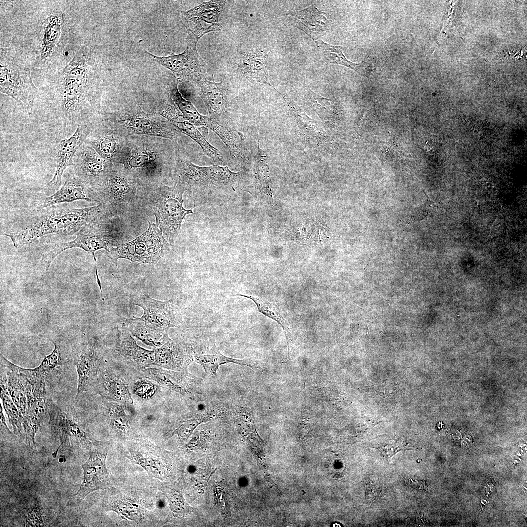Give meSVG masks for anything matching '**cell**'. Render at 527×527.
I'll return each instance as SVG.
<instances>
[{"instance_id": "23", "label": "cell", "mask_w": 527, "mask_h": 527, "mask_svg": "<svg viewBox=\"0 0 527 527\" xmlns=\"http://www.w3.org/2000/svg\"><path fill=\"white\" fill-rule=\"evenodd\" d=\"M194 360L203 366L205 372L215 376L219 367L223 364L233 363L240 365L254 367L249 361L227 357L221 354L215 344L209 341L191 344Z\"/></svg>"}, {"instance_id": "45", "label": "cell", "mask_w": 527, "mask_h": 527, "mask_svg": "<svg viewBox=\"0 0 527 527\" xmlns=\"http://www.w3.org/2000/svg\"><path fill=\"white\" fill-rule=\"evenodd\" d=\"M365 486L366 498L370 500L375 499L378 495V493L372 482L370 481L368 479H367L366 481L365 482Z\"/></svg>"}, {"instance_id": "39", "label": "cell", "mask_w": 527, "mask_h": 527, "mask_svg": "<svg viewBox=\"0 0 527 527\" xmlns=\"http://www.w3.org/2000/svg\"><path fill=\"white\" fill-rule=\"evenodd\" d=\"M128 457L133 462L143 467L151 477L159 479L166 477L167 469L159 459L145 456L137 450L130 451Z\"/></svg>"}, {"instance_id": "40", "label": "cell", "mask_w": 527, "mask_h": 527, "mask_svg": "<svg viewBox=\"0 0 527 527\" xmlns=\"http://www.w3.org/2000/svg\"><path fill=\"white\" fill-rule=\"evenodd\" d=\"M0 398L2 405L12 425L14 432L20 434L21 423H24V419L18 410L5 388L0 385Z\"/></svg>"}, {"instance_id": "21", "label": "cell", "mask_w": 527, "mask_h": 527, "mask_svg": "<svg viewBox=\"0 0 527 527\" xmlns=\"http://www.w3.org/2000/svg\"><path fill=\"white\" fill-rule=\"evenodd\" d=\"M115 353L131 365L144 369L155 362L154 350L140 347L125 328H117Z\"/></svg>"}, {"instance_id": "2", "label": "cell", "mask_w": 527, "mask_h": 527, "mask_svg": "<svg viewBox=\"0 0 527 527\" xmlns=\"http://www.w3.org/2000/svg\"><path fill=\"white\" fill-rule=\"evenodd\" d=\"M133 305L144 310L140 318L131 319L143 321V326H134L131 334L148 345L159 348L170 338L168 331L171 327H178L181 324L180 313L170 299L161 301L151 298L146 293H141L133 297Z\"/></svg>"}, {"instance_id": "42", "label": "cell", "mask_w": 527, "mask_h": 527, "mask_svg": "<svg viewBox=\"0 0 527 527\" xmlns=\"http://www.w3.org/2000/svg\"><path fill=\"white\" fill-rule=\"evenodd\" d=\"M303 94L307 103L318 113H329L335 110V106L333 101L323 98L309 88L305 89Z\"/></svg>"}, {"instance_id": "9", "label": "cell", "mask_w": 527, "mask_h": 527, "mask_svg": "<svg viewBox=\"0 0 527 527\" xmlns=\"http://www.w3.org/2000/svg\"><path fill=\"white\" fill-rule=\"evenodd\" d=\"M198 40L188 32L187 47L182 53L160 57L145 52L154 61L170 70L178 81L195 82L204 76L206 70L205 64L197 50Z\"/></svg>"}, {"instance_id": "25", "label": "cell", "mask_w": 527, "mask_h": 527, "mask_svg": "<svg viewBox=\"0 0 527 527\" xmlns=\"http://www.w3.org/2000/svg\"><path fill=\"white\" fill-rule=\"evenodd\" d=\"M78 375V387L75 400L87 390L97 375L100 367V357L96 347L85 345L75 360Z\"/></svg>"}, {"instance_id": "19", "label": "cell", "mask_w": 527, "mask_h": 527, "mask_svg": "<svg viewBox=\"0 0 527 527\" xmlns=\"http://www.w3.org/2000/svg\"><path fill=\"white\" fill-rule=\"evenodd\" d=\"M160 114L178 130L194 140L208 157L216 162H223V158L219 150L210 144L195 126L183 116L170 98L165 103Z\"/></svg>"}, {"instance_id": "8", "label": "cell", "mask_w": 527, "mask_h": 527, "mask_svg": "<svg viewBox=\"0 0 527 527\" xmlns=\"http://www.w3.org/2000/svg\"><path fill=\"white\" fill-rule=\"evenodd\" d=\"M108 443L93 441L89 448L90 456L82 465L83 478L82 483L71 502L78 504L89 493L111 486L112 477L106 466V459L109 451Z\"/></svg>"}, {"instance_id": "3", "label": "cell", "mask_w": 527, "mask_h": 527, "mask_svg": "<svg viewBox=\"0 0 527 527\" xmlns=\"http://www.w3.org/2000/svg\"><path fill=\"white\" fill-rule=\"evenodd\" d=\"M85 47H82L63 70L60 85V111L65 123L79 121L90 82Z\"/></svg>"}, {"instance_id": "6", "label": "cell", "mask_w": 527, "mask_h": 527, "mask_svg": "<svg viewBox=\"0 0 527 527\" xmlns=\"http://www.w3.org/2000/svg\"><path fill=\"white\" fill-rule=\"evenodd\" d=\"M149 224L142 234L113 248L109 254L115 261L124 258L139 264H156L169 249L168 244L157 225L149 222Z\"/></svg>"}, {"instance_id": "38", "label": "cell", "mask_w": 527, "mask_h": 527, "mask_svg": "<svg viewBox=\"0 0 527 527\" xmlns=\"http://www.w3.org/2000/svg\"><path fill=\"white\" fill-rule=\"evenodd\" d=\"M268 157L265 151L260 148L258 140V150L255 162V176L257 188L266 196L272 195L270 187V176Z\"/></svg>"}, {"instance_id": "33", "label": "cell", "mask_w": 527, "mask_h": 527, "mask_svg": "<svg viewBox=\"0 0 527 527\" xmlns=\"http://www.w3.org/2000/svg\"><path fill=\"white\" fill-rule=\"evenodd\" d=\"M7 369L6 375L1 374L0 385L5 388L25 421L28 408L25 380L20 373Z\"/></svg>"}, {"instance_id": "13", "label": "cell", "mask_w": 527, "mask_h": 527, "mask_svg": "<svg viewBox=\"0 0 527 527\" xmlns=\"http://www.w3.org/2000/svg\"><path fill=\"white\" fill-rule=\"evenodd\" d=\"M120 125L129 134L144 135L173 139L179 130L168 121L147 116L140 109L127 110L120 117Z\"/></svg>"}, {"instance_id": "24", "label": "cell", "mask_w": 527, "mask_h": 527, "mask_svg": "<svg viewBox=\"0 0 527 527\" xmlns=\"http://www.w3.org/2000/svg\"><path fill=\"white\" fill-rule=\"evenodd\" d=\"M289 23L300 29L316 41L324 33L328 24L325 14L314 5L286 14Z\"/></svg>"}, {"instance_id": "10", "label": "cell", "mask_w": 527, "mask_h": 527, "mask_svg": "<svg viewBox=\"0 0 527 527\" xmlns=\"http://www.w3.org/2000/svg\"><path fill=\"white\" fill-rule=\"evenodd\" d=\"M177 173L178 181L189 187L232 185L242 178L243 172H232L227 166L214 165L201 167L192 162L181 161Z\"/></svg>"}, {"instance_id": "27", "label": "cell", "mask_w": 527, "mask_h": 527, "mask_svg": "<svg viewBox=\"0 0 527 527\" xmlns=\"http://www.w3.org/2000/svg\"><path fill=\"white\" fill-rule=\"evenodd\" d=\"M239 68L242 74L250 81L268 85L276 90L269 81L267 55L263 50L256 49L243 53Z\"/></svg>"}, {"instance_id": "16", "label": "cell", "mask_w": 527, "mask_h": 527, "mask_svg": "<svg viewBox=\"0 0 527 527\" xmlns=\"http://www.w3.org/2000/svg\"><path fill=\"white\" fill-rule=\"evenodd\" d=\"M154 350V365L170 370L187 374L188 366L194 360L191 344L170 338Z\"/></svg>"}, {"instance_id": "29", "label": "cell", "mask_w": 527, "mask_h": 527, "mask_svg": "<svg viewBox=\"0 0 527 527\" xmlns=\"http://www.w3.org/2000/svg\"><path fill=\"white\" fill-rule=\"evenodd\" d=\"M206 127L216 133L228 149L231 156L242 162L246 160L243 142L244 136L242 133L223 123L219 120L209 117Z\"/></svg>"}, {"instance_id": "1", "label": "cell", "mask_w": 527, "mask_h": 527, "mask_svg": "<svg viewBox=\"0 0 527 527\" xmlns=\"http://www.w3.org/2000/svg\"><path fill=\"white\" fill-rule=\"evenodd\" d=\"M104 203L82 208L54 205L27 217L16 230L3 235L9 237L14 247L19 248L50 234H76L83 226L103 212L106 205Z\"/></svg>"}, {"instance_id": "41", "label": "cell", "mask_w": 527, "mask_h": 527, "mask_svg": "<svg viewBox=\"0 0 527 527\" xmlns=\"http://www.w3.org/2000/svg\"><path fill=\"white\" fill-rule=\"evenodd\" d=\"M108 413L112 425L122 432H127L130 426L125 413L119 403L108 401L107 404Z\"/></svg>"}, {"instance_id": "44", "label": "cell", "mask_w": 527, "mask_h": 527, "mask_svg": "<svg viewBox=\"0 0 527 527\" xmlns=\"http://www.w3.org/2000/svg\"><path fill=\"white\" fill-rule=\"evenodd\" d=\"M208 418V417L206 416L185 421L182 422L176 429V433L182 438H187L199 423Z\"/></svg>"}, {"instance_id": "34", "label": "cell", "mask_w": 527, "mask_h": 527, "mask_svg": "<svg viewBox=\"0 0 527 527\" xmlns=\"http://www.w3.org/2000/svg\"><path fill=\"white\" fill-rule=\"evenodd\" d=\"M102 158L111 162L118 154L122 145L119 137L113 132L102 131L94 133L85 141Z\"/></svg>"}, {"instance_id": "4", "label": "cell", "mask_w": 527, "mask_h": 527, "mask_svg": "<svg viewBox=\"0 0 527 527\" xmlns=\"http://www.w3.org/2000/svg\"><path fill=\"white\" fill-rule=\"evenodd\" d=\"M187 189L178 181L172 187L161 186L148 196L146 204L156 218V225L169 244L173 246L185 217L193 214L192 209L182 206V195Z\"/></svg>"}, {"instance_id": "14", "label": "cell", "mask_w": 527, "mask_h": 527, "mask_svg": "<svg viewBox=\"0 0 527 527\" xmlns=\"http://www.w3.org/2000/svg\"><path fill=\"white\" fill-rule=\"evenodd\" d=\"M90 133V128L88 125L80 124L70 137L60 141L56 148V169L53 177L47 184L48 190H58L59 189L64 171L68 167L74 165L75 155Z\"/></svg>"}, {"instance_id": "31", "label": "cell", "mask_w": 527, "mask_h": 527, "mask_svg": "<svg viewBox=\"0 0 527 527\" xmlns=\"http://www.w3.org/2000/svg\"><path fill=\"white\" fill-rule=\"evenodd\" d=\"M145 377L152 379L167 389L187 396L192 394L189 384L186 381L187 374L160 368L143 369Z\"/></svg>"}, {"instance_id": "26", "label": "cell", "mask_w": 527, "mask_h": 527, "mask_svg": "<svg viewBox=\"0 0 527 527\" xmlns=\"http://www.w3.org/2000/svg\"><path fill=\"white\" fill-rule=\"evenodd\" d=\"M99 393L108 401L132 404V398L128 384L120 376L107 369L98 378Z\"/></svg>"}, {"instance_id": "18", "label": "cell", "mask_w": 527, "mask_h": 527, "mask_svg": "<svg viewBox=\"0 0 527 527\" xmlns=\"http://www.w3.org/2000/svg\"><path fill=\"white\" fill-rule=\"evenodd\" d=\"M83 200L102 202L99 196L84 182L73 175L67 178L62 186L52 195L45 197L37 205V211L59 204Z\"/></svg>"}, {"instance_id": "11", "label": "cell", "mask_w": 527, "mask_h": 527, "mask_svg": "<svg viewBox=\"0 0 527 527\" xmlns=\"http://www.w3.org/2000/svg\"><path fill=\"white\" fill-rule=\"evenodd\" d=\"M227 1L210 0L187 11H181L182 22L198 39L210 32L222 30L219 18Z\"/></svg>"}, {"instance_id": "12", "label": "cell", "mask_w": 527, "mask_h": 527, "mask_svg": "<svg viewBox=\"0 0 527 527\" xmlns=\"http://www.w3.org/2000/svg\"><path fill=\"white\" fill-rule=\"evenodd\" d=\"M73 162L75 176L96 193L112 169L110 162L102 158L89 145L80 147Z\"/></svg>"}, {"instance_id": "32", "label": "cell", "mask_w": 527, "mask_h": 527, "mask_svg": "<svg viewBox=\"0 0 527 527\" xmlns=\"http://www.w3.org/2000/svg\"><path fill=\"white\" fill-rule=\"evenodd\" d=\"M318 57L324 62L343 65L348 67L360 75L368 77V64L362 61L356 63L349 61L342 52V47L326 43L321 39L315 41Z\"/></svg>"}, {"instance_id": "22", "label": "cell", "mask_w": 527, "mask_h": 527, "mask_svg": "<svg viewBox=\"0 0 527 527\" xmlns=\"http://www.w3.org/2000/svg\"><path fill=\"white\" fill-rule=\"evenodd\" d=\"M195 82L200 88V95L208 109L209 117L219 120L228 109V90L225 78L221 82H215L203 76Z\"/></svg>"}, {"instance_id": "28", "label": "cell", "mask_w": 527, "mask_h": 527, "mask_svg": "<svg viewBox=\"0 0 527 527\" xmlns=\"http://www.w3.org/2000/svg\"><path fill=\"white\" fill-rule=\"evenodd\" d=\"M54 348L48 355L45 356L40 365L34 369L19 367L6 359L0 353V363L2 366L18 372L29 381L44 380L46 377L61 364V352L57 344L53 341Z\"/></svg>"}, {"instance_id": "46", "label": "cell", "mask_w": 527, "mask_h": 527, "mask_svg": "<svg viewBox=\"0 0 527 527\" xmlns=\"http://www.w3.org/2000/svg\"><path fill=\"white\" fill-rule=\"evenodd\" d=\"M379 449L384 456L386 457H392L400 450V449H399L398 448H394L388 445L384 447H381Z\"/></svg>"}, {"instance_id": "17", "label": "cell", "mask_w": 527, "mask_h": 527, "mask_svg": "<svg viewBox=\"0 0 527 527\" xmlns=\"http://www.w3.org/2000/svg\"><path fill=\"white\" fill-rule=\"evenodd\" d=\"M48 412L52 426L59 435L62 443L69 438L75 439L84 447L89 449L93 440L84 427L69 413L55 405L51 398L49 399Z\"/></svg>"}, {"instance_id": "5", "label": "cell", "mask_w": 527, "mask_h": 527, "mask_svg": "<svg viewBox=\"0 0 527 527\" xmlns=\"http://www.w3.org/2000/svg\"><path fill=\"white\" fill-rule=\"evenodd\" d=\"M0 92L12 98L19 106L29 113L38 96L29 69L17 64L8 52L1 49L0 68Z\"/></svg>"}, {"instance_id": "35", "label": "cell", "mask_w": 527, "mask_h": 527, "mask_svg": "<svg viewBox=\"0 0 527 527\" xmlns=\"http://www.w3.org/2000/svg\"><path fill=\"white\" fill-rule=\"evenodd\" d=\"M63 24L61 15H51L46 20L42 39L41 57L42 60L50 58L59 42Z\"/></svg>"}, {"instance_id": "43", "label": "cell", "mask_w": 527, "mask_h": 527, "mask_svg": "<svg viewBox=\"0 0 527 527\" xmlns=\"http://www.w3.org/2000/svg\"><path fill=\"white\" fill-rule=\"evenodd\" d=\"M156 389L155 385L145 380H140L136 382L133 387V393L144 399L152 397L155 393Z\"/></svg>"}, {"instance_id": "37", "label": "cell", "mask_w": 527, "mask_h": 527, "mask_svg": "<svg viewBox=\"0 0 527 527\" xmlns=\"http://www.w3.org/2000/svg\"><path fill=\"white\" fill-rule=\"evenodd\" d=\"M235 295L240 296L251 299L255 304L259 312L278 323L284 332L288 345L290 337L288 324L283 317L280 309L276 303L270 302L263 298L256 297L250 295L237 294Z\"/></svg>"}, {"instance_id": "30", "label": "cell", "mask_w": 527, "mask_h": 527, "mask_svg": "<svg viewBox=\"0 0 527 527\" xmlns=\"http://www.w3.org/2000/svg\"><path fill=\"white\" fill-rule=\"evenodd\" d=\"M49 399L45 385H42L37 390L29 406L23 425L29 444L31 442L35 443V435L48 411Z\"/></svg>"}, {"instance_id": "15", "label": "cell", "mask_w": 527, "mask_h": 527, "mask_svg": "<svg viewBox=\"0 0 527 527\" xmlns=\"http://www.w3.org/2000/svg\"><path fill=\"white\" fill-rule=\"evenodd\" d=\"M128 174L111 169L97 191L101 199L109 202L113 207L121 203L132 201L136 194L137 183Z\"/></svg>"}, {"instance_id": "7", "label": "cell", "mask_w": 527, "mask_h": 527, "mask_svg": "<svg viewBox=\"0 0 527 527\" xmlns=\"http://www.w3.org/2000/svg\"><path fill=\"white\" fill-rule=\"evenodd\" d=\"M93 221L83 226L77 233L76 238L68 242L53 244L43 254L42 259L48 270L54 259L62 252L73 248L82 249L91 254L96 261L95 253L104 249L108 253L119 246L112 234L102 224Z\"/></svg>"}, {"instance_id": "36", "label": "cell", "mask_w": 527, "mask_h": 527, "mask_svg": "<svg viewBox=\"0 0 527 527\" xmlns=\"http://www.w3.org/2000/svg\"><path fill=\"white\" fill-rule=\"evenodd\" d=\"M175 79L170 84L169 98L173 101L183 116L195 126L206 127L209 117L200 114L193 104L185 99L180 93Z\"/></svg>"}, {"instance_id": "20", "label": "cell", "mask_w": 527, "mask_h": 527, "mask_svg": "<svg viewBox=\"0 0 527 527\" xmlns=\"http://www.w3.org/2000/svg\"><path fill=\"white\" fill-rule=\"evenodd\" d=\"M160 154L156 148L150 145H129L122 146L114 159L130 174L155 168L159 164Z\"/></svg>"}]
</instances>
